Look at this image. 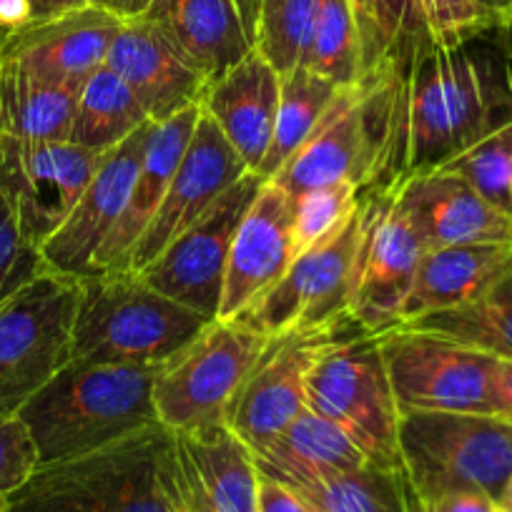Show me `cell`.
I'll list each match as a JSON object with an SVG mask.
<instances>
[{
	"label": "cell",
	"instance_id": "6da1fadb",
	"mask_svg": "<svg viewBox=\"0 0 512 512\" xmlns=\"http://www.w3.org/2000/svg\"><path fill=\"white\" fill-rule=\"evenodd\" d=\"M472 41L432 48L405 68L359 81L369 159L362 191L440 169L512 121V61Z\"/></svg>",
	"mask_w": 512,
	"mask_h": 512
},
{
	"label": "cell",
	"instance_id": "7a4b0ae2",
	"mask_svg": "<svg viewBox=\"0 0 512 512\" xmlns=\"http://www.w3.org/2000/svg\"><path fill=\"white\" fill-rule=\"evenodd\" d=\"M159 367L71 359L23 405L38 465L68 460L159 425L154 379Z\"/></svg>",
	"mask_w": 512,
	"mask_h": 512
},
{
	"label": "cell",
	"instance_id": "3957f363",
	"mask_svg": "<svg viewBox=\"0 0 512 512\" xmlns=\"http://www.w3.org/2000/svg\"><path fill=\"white\" fill-rule=\"evenodd\" d=\"M164 425L134 432L113 445L38 465L3 497V512H174L166 485Z\"/></svg>",
	"mask_w": 512,
	"mask_h": 512
},
{
	"label": "cell",
	"instance_id": "277c9868",
	"mask_svg": "<svg viewBox=\"0 0 512 512\" xmlns=\"http://www.w3.org/2000/svg\"><path fill=\"white\" fill-rule=\"evenodd\" d=\"M209 324L201 314L156 292L136 272L81 279L73 319V359L159 367Z\"/></svg>",
	"mask_w": 512,
	"mask_h": 512
},
{
	"label": "cell",
	"instance_id": "5b68a950",
	"mask_svg": "<svg viewBox=\"0 0 512 512\" xmlns=\"http://www.w3.org/2000/svg\"><path fill=\"white\" fill-rule=\"evenodd\" d=\"M400 465L417 500L477 490L497 500L512 475V422L480 412H402Z\"/></svg>",
	"mask_w": 512,
	"mask_h": 512
},
{
	"label": "cell",
	"instance_id": "8992f818",
	"mask_svg": "<svg viewBox=\"0 0 512 512\" xmlns=\"http://www.w3.org/2000/svg\"><path fill=\"white\" fill-rule=\"evenodd\" d=\"M307 405L347 432L369 465L400 470V407L377 334L352 329L332 344L309 377Z\"/></svg>",
	"mask_w": 512,
	"mask_h": 512
},
{
	"label": "cell",
	"instance_id": "52a82bcc",
	"mask_svg": "<svg viewBox=\"0 0 512 512\" xmlns=\"http://www.w3.org/2000/svg\"><path fill=\"white\" fill-rule=\"evenodd\" d=\"M264 334L239 319H214L164 364L154 379L159 425L171 432H196L226 425V410L251 372Z\"/></svg>",
	"mask_w": 512,
	"mask_h": 512
},
{
	"label": "cell",
	"instance_id": "ba28073f",
	"mask_svg": "<svg viewBox=\"0 0 512 512\" xmlns=\"http://www.w3.org/2000/svg\"><path fill=\"white\" fill-rule=\"evenodd\" d=\"M81 279L43 272L0 304V417H16L73 359Z\"/></svg>",
	"mask_w": 512,
	"mask_h": 512
},
{
	"label": "cell",
	"instance_id": "9c48e42d",
	"mask_svg": "<svg viewBox=\"0 0 512 512\" xmlns=\"http://www.w3.org/2000/svg\"><path fill=\"white\" fill-rule=\"evenodd\" d=\"M384 369L402 412L490 410V374L497 357L432 332L397 327L377 334Z\"/></svg>",
	"mask_w": 512,
	"mask_h": 512
},
{
	"label": "cell",
	"instance_id": "30bf717a",
	"mask_svg": "<svg viewBox=\"0 0 512 512\" xmlns=\"http://www.w3.org/2000/svg\"><path fill=\"white\" fill-rule=\"evenodd\" d=\"M362 234V201L357 211L317 246L294 256L284 277L251 304L239 322L264 337L292 329H319L349 324L352 269Z\"/></svg>",
	"mask_w": 512,
	"mask_h": 512
},
{
	"label": "cell",
	"instance_id": "8fae6325",
	"mask_svg": "<svg viewBox=\"0 0 512 512\" xmlns=\"http://www.w3.org/2000/svg\"><path fill=\"white\" fill-rule=\"evenodd\" d=\"M357 324L292 329L267 339L259 359L226 410V427L249 447L262 450L307 407L309 377L322 354Z\"/></svg>",
	"mask_w": 512,
	"mask_h": 512
},
{
	"label": "cell",
	"instance_id": "7c38bea8",
	"mask_svg": "<svg viewBox=\"0 0 512 512\" xmlns=\"http://www.w3.org/2000/svg\"><path fill=\"white\" fill-rule=\"evenodd\" d=\"M427 244L390 191H362V234L352 269L349 319L362 332L397 327Z\"/></svg>",
	"mask_w": 512,
	"mask_h": 512
},
{
	"label": "cell",
	"instance_id": "4fadbf2b",
	"mask_svg": "<svg viewBox=\"0 0 512 512\" xmlns=\"http://www.w3.org/2000/svg\"><path fill=\"white\" fill-rule=\"evenodd\" d=\"M262 184L264 179L251 171L241 176L196 224L176 236L149 267L136 274L156 292L214 322L224 294L231 241Z\"/></svg>",
	"mask_w": 512,
	"mask_h": 512
},
{
	"label": "cell",
	"instance_id": "5bb4252c",
	"mask_svg": "<svg viewBox=\"0 0 512 512\" xmlns=\"http://www.w3.org/2000/svg\"><path fill=\"white\" fill-rule=\"evenodd\" d=\"M101 154L73 141L0 139V191L36 246L66 221L96 174Z\"/></svg>",
	"mask_w": 512,
	"mask_h": 512
},
{
	"label": "cell",
	"instance_id": "9a60e30c",
	"mask_svg": "<svg viewBox=\"0 0 512 512\" xmlns=\"http://www.w3.org/2000/svg\"><path fill=\"white\" fill-rule=\"evenodd\" d=\"M259 480L254 452L226 425L171 432L166 485L174 512H256Z\"/></svg>",
	"mask_w": 512,
	"mask_h": 512
},
{
	"label": "cell",
	"instance_id": "2e32d148",
	"mask_svg": "<svg viewBox=\"0 0 512 512\" xmlns=\"http://www.w3.org/2000/svg\"><path fill=\"white\" fill-rule=\"evenodd\" d=\"M151 128L154 121L141 126L121 146L101 156L96 174L78 196L71 214L43 241L41 254L48 272L71 279H86L96 274V256L126 209Z\"/></svg>",
	"mask_w": 512,
	"mask_h": 512
},
{
	"label": "cell",
	"instance_id": "e0dca14e",
	"mask_svg": "<svg viewBox=\"0 0 512 512\" xmlns=\"http://www.w3.org/2000/svg\"><path fill=\"white\" fill-rule=\"evenodd\" d=\"M244 174H249V169L241 156L231 149L219 126L201 111L169 191L128 256L123 272H141L149 267L176 236L196 224Z\"/></svg>",
	"mask_w": 512,
	"mask_h": 512
},
{
	"label": "cell",
	"instance_id": "ac0fdd59",
	"mask_svg": "<svg viewBox=\"0 0 512 512\" xmlns=\"http://www.w3.org/2000/svg\"><path fill=\"white\" fill-rule=\"evenodd\" d=\"M123 18L101 6H83L48 21L31 23L0 41V61L41 81L81 91L106 63Z\"/></svg>",
	"mask_w": 512,
	"mask_h": 512
},
{
	"label": "cell",
	"instance_id": "d6986e66",
	"mask_svg": "<svg viewBox=\"0 0 512 512\" xmlns=\"http://www.w3.org/2000/svg\"><path fill=\"white\" fill-rule=\"evenodd\" d=\"M292 259V199L264 181L231 241L216 319H239L284 277Z\"/></svg>",
	"mask_w": 512,
	"mask_h": 512
},
{
	"label": "cell",
	"instance_id": "ffe728a7",
	"mask_svg": "<svg viewBox=\"0 0 512 512\" xmlns=\"http://www.w3.org/2000/svg\"><path fill=\"white\" fill-rule=\"evenodd\" d=\"M103 66L126 81L151 121L199 106L209 78L146 16L123 18Z\"/></svg>",
	"mask_w": 512,
	"mask_h": 512
},
{
	"label": "cell",
	"instance_id": "44dd1931",
	"mask_svg": "<svg viewBox=\"0 0 512 512\" xmlns=\"http://www.w3.org/2000/svg\"><path fill=\"white\" fill-rule=\"evenodd\" d=\"M387 191L420 231L427 251L462 244H512V216L450 171H422Z\"/></svg>",
	"mask_w": 512,
	"mask_h": 512
},
{
	"label": "cell",
	"instance_id": "7402d4cb",
	"mask_svg": "<svg viewBox=\"0 0 512 512\" xmlns=\"http://www.w3.org/2000/svg\"><path fill=\"white\" fill-rule=\"evenodd\" d=\"M279 93L282 76L254 51L211 81L201 98V111L219 126L251 174L264 164L272 144Z\"/></svg>",
	"mask_w": 512,
	"mask_h": 512
},
{
	"label": "cell",
	"instance_id": "603a6c76",
	"mask_svg": "<svg viewBox=\"0 0 512 512\" xmlns=\"http://www.w3.org/2000/svg\"><path fill=\"white\" fill-rule=\"evenodd\" d=\"M367 159L369 141L364 126L362 88L357 83V86H344L337 93L307 141L269 181H274L289 196L337 181H352L362 189Z\"/></svg>",
	"mask_w": 512,
	"mask_h": 512
},
{
	"label": "cell",
	"instance_id": "cb8c5ba5",
	"mask_svg": "<svg viewBox=\"0 0 512 512\" xmlns=\"http://www.w3.org/2000/svg\"><path fill=\"white\" fill-rule=\"evenodd\" d=\"M144 16L209 83L256 51V23L239 0H154Z\"/></svg>",
	"mask_w": 512,
	"mask_h": 512
},
{
	"label": "cell",
	"instance_id": "d4e9b609",
	"mask_svg": "<svg viewBox=\"0 0 512 512\" xmlns=\"http://www.w3.org/2000/svg\"><path fill=\"white\" fill-rule=\"evenodd\" d=\"M201 118V103L191 106L166 121H154L149 144H146L144 159L136 171L134 186L128 194L126 209L118 219L116 229L106 239L96 256V274L101 272H123L128 264V256L144 236L146 226L151 224L154 214L159 211L171 179L179 169L184 151L189 146L191 136L196 131V123Z\"/></svg>",
	"mask_w": 512,
	"mask_h": 512
},
{
	"label": "cell",
	"instance_id": "484cf974",
	"mask_svg": "<svg viewBox=\"0 0 512 512\" xmlns=\"http://www.w3.org/2000/svg\"><path fill=\"white\" fill-rule=\"evenodd\" d=\"M512 269V244H462L422 256L400 324L470 304Z\"/></svg>",
	"mask_w": 512,
	"mask_h": 512
},
{
	"label": "cell",
	"instance_id": "4316f807",
	"mask_svg": "<svg viewBox=\"0 0 512 512\" xmlns=\"http://www.w3.org/2000/svg\"><path fill=\"white\" fill-rule=\"evenodd\" d=\"M254 462L259 475L294 487L357 470L367 465V457L342 427L307 405L269 445L254 452Z\"/></svg>",
	"mask_w": 512,
	"mask_h": 512
},
{
	"label": "cell",
	"instance_id": "83f0119b",
	"mask_svg": "<svg viewBox=\"0 0 512 512\" xmlns=\"http://www.w3.org/2000/svg\"><path fill=\"white\" fill-rule=\"evenodd\" d=\"M349 6L357 26L362 78L405 68L437 48L420 0H349Z\"/></svg>",
	"mask_w": 512,
	"mask_h": 512
},
{
	"label": "cell",
	"instance_id": "f1b7e54d",
	"mask_svg": "<svg viewBox=\"0 0 512 512\" xmlns=\"http://www.w3.org/2000/svg\"><path fill=\"white\" fill-rule=\"evenodd\" d=\"M78 93L0 61V139L68 141Z\"/></svg>",
	"mask_w": 512,
	"mask_h": 512
},
{
	"label": "cell",
	"instance_id": "f546056e",
	"mask_svg": "<svg viewBox=\"0 0 512 512\" xmlns=\"http://www.w3.org/2000/svg\"><path fill=\"white\" fill-rule=\"evenodd\" d=\"M149 121V113L126 81L108 66H101L78 91L68 141L103 156Z\"/></svg>",
	"mask_w": 512,
	"mask_h": 512
},
{
	"label": "cell",
	"instance_id": "4dcf8cb0",
	"mask_svg": "<svg viewBox=\"0 0 512 512\" xmlns=\"http://www.w3.org/2000/svg\"><path fill=\"white\" fill-rule=\"evenodd\" d=\"M402 327L440 334L492 357L512 359V269L470 304L412 319Z\"/></svg>",
	"mask_w": 512,
	"mask_h": 512
},
{
	"label": "cell",
	"instance_id": "1f68e13d",
	"mask_svg": "<svg viewBox=\"0 0 512 512\" xmlns=\"http://www.w3.org/2000/svg\"><path fill=\"white\" fill-rule=\"evenodd\" d=\"M292 490L312 512H412V490L405 475L369 462L357 470L294 485Z\"/></svg>",
	"mask_w": 512,
	"mask_h": 512
},
{
	"label": "cell",
	"instance_id": "d6a6232c",
	"mask_svg": "<svg viewBox=\"0 0 512 512\" xmlns=\"http://www.w3.org/2000/svg\"><path fill=\"white\" fill-rule=\"evenodd\" d=\"M342 88L344 86H337L334 81L317 76L307 68H294L292 73L282 76L277 123H274L272 144L264 156V164L256 171L259 179L269 181L279 174V169L292 159L294 151L307 141L314 126L322 121Z\"/></svg>",
	"mask_w": 512,
	"mask_h": 512
},
{
	"label": "cell",
	"instance_id": "836d02e7",
	"mask_svg": "<svg viewBox=\"0 0 512 512\" xmlns=\"http://www.w3.org/2000/svg\"><path fill=\"white\" fill-rule=\"evenodd\" d=\"M337 86H357L362 78L357 26L349 0H319L302 66Z\"/></svg>",
	"mask_w": 512,
	"mask_h": 512
},
{
	"label": "cell",
	"instance_id": "e575fe53",
	"mask_svg": "<svg viewBox=\"0 0 512 512\" xmlns=\"http://www.w3.org/2000/svg\"><path fill=\"white\" fill-rule=\"evenodd\" d=\"M319 0H259L256 21V53L287 76L302 66Z\"/></svg>",
	"mask_w": 512,
	"mask_h": 512
},
{
	"label": "cell",
	"instance_id": "d590c367",
	"mask_svg": "<svg viewBox=\"0 0 512 512\" xmlns=\"http://www.w3.org/2000/svg\"><path fill=\"white\" fill-rule=\"evenodd\" d=\"M440 169L465 179L492 206L512 216V121L502 123Z\"/></svg>",
	"mask_w": 512,
	"mask_h": 512
},
{
	"label": "cell",
	"instance_id": "8d00e7d4",
	"mask_svg": "<svg viewBox=\"0 0 512 512\" xmlns=\"http://www.w3.org/2000/svg\"><path fill=\"white\" fill-rule=\"evenodd\" d=\"M292 199V246L294 256L304 254L319 241L332 236L362 201V189L352 181L314 186Z\"/></svg>",
	"mask_w": 512,
	"mask_h": 512
},
{
	"label": "cell",
	"instance_id": "74e56055",
	"mask_svg": "<svg viewBox=\"0 0 512 512\" xmlns=\"http://www.w3.org/2000/svg\"><path fill=\"white\" fill-rule=\"evenodd\" d=\"M43 272L48 269L41 246L28 239L11 201L0 191V304L8 302Z\"/></svg>",
	"mask_w": 512,
	"mask_h": 512
},
{
	"label": "cell",
	"instance_id": "f35d334b",
	"mask_svg": "<svg viewBox=\"0 0 512 512\" xmlns=\"http://www.w3.org/2000/svg\"><path fill=\"white\" fill-rule=\"evenodd\" d=\"M437 48H455L490 31L477 0H420Z\"/></svg>",
	"mask_w": 512,
	"mask_h": 512
},
{
	"label": "cell",
	"instance_id": "ab89813d",
	"mask_svg": "<svg viewBox=\"0 0 512 512\" xmlns=\"http://www.w3.org/2000/svg\"><path fill=\"white\" fill-rule=\"evenodd\" d=\"M38 467V452L18 417H0V497L16 492Z\"/></svg>",
	"mask_w": 512,
	"mask_h": 512
},
{
	"label": "cell",
	"instance_id": "60d3db41",
	"mask_svg": "<svg viewBox=\"0 0 512 512\" xmlns=\"http://www.w3.org/2000/svg\"><path fill=\"white\" fill-rule=\"evenodd\" d=\"M91 6L88 0H0V41L31 23Z\"/></svg>",
	"mask_w": 512,
	"mask_h": 512
},
{
	"label": "cell",
	"instance_id": "b9f144b4",
	"mask_svg": "<svg viewBox=\"0 0 512 512\" xmlns=\"http://www.w3.org/2000/svg\"><path fill=\"white\" fill-rule=\"evenodd\" d=\"M412 512H497V505L477 490H457L427 502L412 495Z\"/></svg>",
	"mask_w": 512,
	"mask_h": 512
},
{
	"label": "cell",
	"instance_id": "7bdbcfd3",
	"mask_svg": "<svg viewBox=\"0 0 512 512\" xmlns=\"http://www.w3.org/2000/svg\"><path fill=\"white\" fill-rule=\"evenodd\" d=\"M256 512H312V507L292 487L262 475L256 492Z\"/></svg>",
	"mask_w": 512,
	"mask_h": 512
},
{
	"label": "cell",
	"instance_id": "ee69618b",
	"mask_svg": "<svg viewBox=\"0 0 512 512\" xmlns=\"http://www.w3.org/2000/svg\"><path fill=\"white\" fill-rule=\"evenodd\" d=\"M490 410L492 415L512 422V359H495L490 374Z\"/></svg>",
	"mask_w": 512,
	"mask_h": 512
},
{
	"label": "cell",
	"instance_id": "f6af8a7d",
	"mask_svg": "<svg viewBox=\"0 0 512 512\" xmlns=\"http://www.w3.org/2000/svg\"><path fill=\"white\" fill-rule=\"evenodd\" d=\"M477 6H480L490 28H500L512 13V0H477Z\"/></svg>",
	"mask_w": 512,
	"mask_h": 512
},
{
	"label": "cell",
	"instance_id": "bcb514c9",
	"mask_svg": "<svg viewBox=\"0 0 512 512\" xmlns=\"http://www.w3.org/2000/svg\"><path fill=\"white\" fill-rule=\"evenodd\" d=\"M154 0H111V11L118 13L121 18H136L144 16L151 8Z\"/></svg>",
	"mask_w": 512,
	"mask_h": 512
},
{
	"label": "cell",
	"instance_id": "7dc6e473",
	"mask_svg": "<svg viewBox=\"0 0 512 512\" xmlns=\"http://www.w3.org/2000/svg\"><path fill=\"white\" fill-rule=\"evenodd\" d=\"M495 505H497V512H512V475L507 477L505 487H502V492L497 495Z\"/></svg>",
	"mask_w": 512,
	"mask_h": 512
},
{
	"label": "cell",
	"instance_id": "c3c4849f",
	"mask_svg": "<svg viewBox=\"0 0 512 512\" xmlns=\"http://www.w3.org/2000/svg\"><path fill=\"white\" fill-rule=\"evenodd\" d=\"M91 6H101V8H108L111 11V0H88Z\"/></svg>",
	"mask_w": 512,
	"mask_h": 512
},
{
	"label": "cell",
	"instance_id": "681fc988",
	"mask_svg": "<svg viewBox=\"0 0 512 512\" xmlns=\"http://www.w3.org/2000/svg\"><path fill=\"white\" fill-rule=\"evenodd\" d=\"M500 31L510 33V36H512V13H510V16H507V21L502 23V26H500Z\"/></svg>",
	"mask_w": 512,
	"mask_h": 512
},
{
	"label": "cell",
	"instance_id": "f907efd6",
	"mask_svg": "<svg viewBox=\"0 0 512 512\" xmlns=\"http://www.w3.org/2000/svg\"><path fill=\"white\" fill-rule=\"evenodd\" d=\"M0 512H3V497H0Z\"/></svg>",
	"mask_w": 512,
	"mask_h": 512
}]
</instances>
